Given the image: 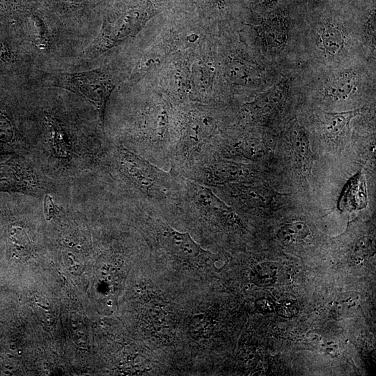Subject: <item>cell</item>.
Returning a JSON list of instances; mask_svg holds the SVG:
<instances>
[{"label":"cell","mask_w":376,"mask_h":376,"mask_svg":"<svg viewBox=\"0 0 376 376\" xmlns=\"http://www.w3.org/2000/svg\"><path fill=\"white\" fill-rule=\"evenodd\" d=\"M375 238L371 236H363L355 244L354 252L359 257L366 258L372 256L375 251Z\"/></svg>","instance_id":"e0dca14e"},{"label":"cell","mask_w":376,"mask_h":376,"mask_svg":"<svg viewBox=\"0 0 376 376\" xmlns=\"http://www.w3.org/2000/svg\"><path fill=\"white\" fill-rule=\"evenodd\" d=\"M209 3L214 5V6L221 8L226 4V0H207Z\"/></svg>","instance_id":"7402d4cb"},{"label":"cell","mask_w":376,"mask_h":376,"mask_svg":"<svg viewBox=\"0 0 376 376\" xmlns=\"http://www.w3.org/2000/svg\"><path fill=\"white\" fill-rule=\"evenodd\" d=\"M43 211L47 221H50L61 212L58 207L54 204L52 198L47 194L45 195L43 199Z\"/></svg>","instance_id":"ac0fdd59"},{"label":"cell","mask_w":376,"mask_h":376,"mask_svg":"<svg viewBox=\"0 0 376 376\" xmlns=\"http://www.w3.org/2000/svg\"><path fill=\"white\" fill-rule=\"evenodd\" d=\"M13 56L7 47V45L0 40V60L3 61H8L12 59Z\"/></svg>","instance_id":"44dd1931"},{"label":"cell","mask_w":376,"mask_h":376,"mask_svg":"<svg viewBox=\"0 0 376 376\" xmlns=\"http://www.w3.org/2000/svg\"><path fill=\"white\" fill-rule=\"evenodd\" d=\"M45 122L49 130V142L53 155L58 159L68 158L73 148L61 124L48 113L45 114Z\"/></svg>","instance_id":"4fadbf2b"},{"label":"cell","mask_w":376,"mask_h":376,"mask_svg":"<svg viewBox=\"0 0 376 376\" xmlns=\"http://www.w3.org/2000/svg\"><path fill=\"white\" fill-rule=\"evenodd\" d=\"M308 234V225L304 221H296L282 226L277 236L282 243L291 245L305 239Z\"/></svg>","instance_id":"9a60e30c"},{"label":"cell","mask_w":376,"mask_h":376,"mask_svg":"<svg viewBox=\"0 0 376 376\" xmlns=\"http://www.w3.org/2000/svg\"><path fill=\"white\" fill-rule=\"evenodd\" d=\"M263 49L269 55H278L290 42L291 24L283 12L268 14L253 26Z\"/></svg>","instance_id":"52a82bcc"},{"label":"cell","mask_w":376,"mask_h":376,"mask_svg":"<svg viewBox=\"0 0 376 376\" xmlns=\"http://www.w3.org/2000/svg\"><path fill=\"white\" fill-rule=\"evenodd\" d=\"M110 149L111 165L135 203L149 206L159 214L178 213L185 178L172 169L155 165L124 146Z\"/></svg>","instance_id":"6da1fadb"},{"label":"cell","mask_w":376,"mask_h":376,"mask_svg":"<svg viewBox=\"0 0 376 376\" xmlns=\"http://www.w3.org/2000/svg\"><path fill=\"white\" fill-rule=\"evenodd\" d=\"M250 176L251 172L245 165L215 157L194 165L183 178L214 188L231 183L248 182Z\"/></svg>","instance_id":"5b68a950"},{"label":"cell","mask_w":376,"mask_h":376,"mask_svg":"<svg viewBox=\"0 0 376 376\" xmlns=\"http://www.w3.org/2000/svg\"><path fill=\"white\" fill-rule=\"evenodd\" d=\"M256 306L263 312L271 313L275 310V306L272 301L267 299L261 298L256 301Z\"/></svg>","instance_id":"ffe728a7"},{"label":"cell","mask_w":376,"mask_h":376,"mask_svg":"<svg viewBox=\"0 0 376 376\" xmlns=\"http://www.w3.org/2000/svg\"><path fill=\"white\" fill-rule=\"evenodd\" d=\"M118 83L116 76L104 70L58 74L53 79L54 86L70 91L92 103L97 111L103 132L107 104Z\"/></svg>","instance_id":"277c9868"},{"label":"cell","mask_w":376,"mask_h":376,"mask_svg":"<svg viewBox=\"0 0 376 376\" xmlns=\"http://www.w3.org/2000/svg\"><path fill=\"white\" fill-rule=\"evenodd\" d=\"M368 203L366 185L361 173L354 175L347 182L339 198L338 207L342 211H355L364 208Z\"/></svg>","instance_id":"7c38bea8"},{"label":"cell","mask_w":376,"mask_h":376,"mask_svg":"<svg viewBox=\"0 0 376 376\" xmlns=\"http://www.w3.org/2000/svg\"><path fill=\"white\" fill-rule=\"evenodd\" d=\"M188 332L196 340L207 338L211 334L212 322L205 313L195 315L190 320Z\"/></svg>","instance_id":"2e32d148"},{"label":"cell","mask_w":376,"mask_h":376,"mask_svg":"<svg viewBox=\"0 0 376 376\" xmlns=\"http://www.w3.org/2000/svg\"><path fill=\"white\" fill-rule=\"evenodd\" d=\"M288 139L298 165L304 172L310 171L313 155L306 129L298 122H294L288 130Z\"/></svg>","instance_id":"8fae6325"},{"label":"cell","mask_w":376,"mask_h":376,"mask_svg":"<svg viewBox=\"0 0 376 376\" xmlns=\"http://www.w3.org/2000/svg\"><path fill=\"white\" fill-rule=\"evenodd\" d=\"M275 310L280 316L284 318H291L295 316L298 313V309L296 306L288 301H285L276 306Z\"/></svg>","instance_id":"d6986e66"},{"label":"cell","mask_w":376,"mask_h":376,"mask_svg":"<svg viewBox=\"0 0 376 376\" xmlns=\"http://www.w3.org/2000/svg\"><path fill=\"white\" fill-rule=\"evenodd\" d=\"M162 8V0H136L108 15L97 38L84 51V56H96L132 38Z\"/></svg>","instance_id":"7a4b0ae2"},{"label":"cell","mask_w":376,"mask_h":376,"mask_svg":"<svg viewBox=\"0 0 376 376\" xmlns=\"http://www.w3.org/2000/svg\"><path fill=\"white\" fill-rule=\"evenodd\" d=\"M259 3L263 6H268L273 3L276 2L279 0H258Z\"/></svg>","instance_id":"603a6c76"},{"label":"cell","mask_w":376,"mask_h":376,"mask_svg":"<svg viewBox=\"0 0 376 376\" xmlns=\"http://www.w3.org/2000/svg\"><path fill=\"white\" fill-rule=\"evenodd\" d=\"M225 71L232 82L242 86L258 84L265 75V70L257 63L237 57L227 63Z\"/></svg>","instance_id":"30bf717a"},{"label":"cell","mask_w":376,"mask_h":376,"mask_svg":"<svg viewBox=\"0 0 376 376\" xmlns=\"http://www.w3.org/2000/svg\"><path fill=\"white\" fill-rule=\"evenodd\" d=\"M355 30L338 17L322 18L308 31L309 46L315 58L332 67L345 66L356 50Z\"/></svg>","instance_id":"3957f363"},{"label":"cell","mask_w":376,"mask_h":376,"mask_svg":"<svg viewBox=\"0 0 376 376\" xmlns=\"http://www.w3.org/2000/svg\"><path fill=\"white\" fill-rule=\"evenodd\" d=\"M279 273V263L273 261H263L254 266L251 273V279L258 286H272L278 281Z\"/></svg>","instance_id":"5bb4252c"},{"label":"cell","mask_w":376,"mask_h":376,"mask_svg":"<svg viewBox=\"0 0 376 376\" xmlns=\"http://www.w3.org/2000/svg\"><path fill=\"white\" fill-rule=\"evenodd\" d=\"M365 74L359 67L343 66L331 72L315 88L322 99L332 102H345L358 97L366 86Z\"/></svg>","instance_id":"8992f818"},{"label":"cell","mask_w":376,"mask_h":376,"mask_svg":"<svg viewBox=\"0 0 376 376\" xmlns=\"http://www.w3.org/2000/svg\"><path fill=\"white\" fill-rule=\"evenodd\" d=\"M290 79L283 77L258 94L251 102L245 104V111L256 121H264L278 112L284 104L289 89Z\"/></svg>","instance_id":"ba28073f"},{"label":"cell","mask_w":376,"mask_h":376,"mask_svg":"<svg viewBox=\"0 0 376 376\" xmlns=\"http://www.w3.org/2000/svg\"><path fill=\"white\" fill-rule=\"evenodd\" d=\"M363 108L339 112H323L320 117V129L329 140L339 141L347 133L351 120L360 115Z\"/></svg>","instance_id":"9c48e42d"}]
</instances>
